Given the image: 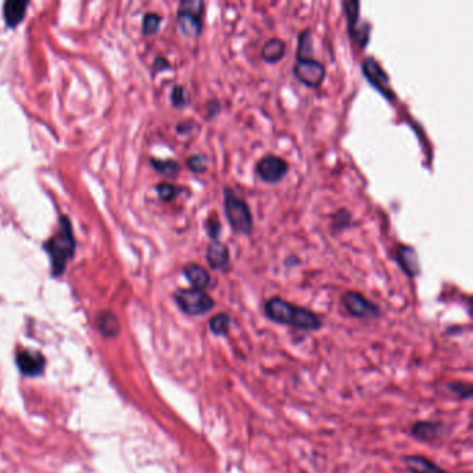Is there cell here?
<instances>
[{"mask_svg": "<svg viewBox=\"0 0 473 473\" xmlns=\"http://www.w3.org/2000/svg\"><path fill=\"white\" fill-rule=\"evenodd\" d=\"M99 329L106 335V336H116L119 333V325L117 318L112 312H102L99 320Z\"/></svg>", "mask_w": 473, "mask_h": 473, "instance_id": "44dd1931", "label": "cell"}, {"mask_svg": "<svg viewBox=\"0 0 473 473\" xmlns=\"http://www.w3.org/2000/svg\"><path fill=\"white\" fill-rule=\"evenodd\" d=\"M312 55H314L312 31L305 28L297 36V59H312L311 58Z\"/></svg>", "mask_w": 473, "mask_h": 473, "instance_id": "d6986e66", "label": "cell"}, {"mask_svg": "<svg viewBox=\"0 0 473 473\" xmlns=\"http://www.w3.org/2000/svg\"><path fill=\"white\" fill-rule=\"evenodd\" d=\"M206 231H207V235L212 241H218L219 237H221V232H222V225L219 222V219H215V218H208L206 221Z\"/></svg>", "mask_w": 473, "mask_h": 473, "instance_id": "4316f807", "label": "cell"}, {"mask_svg": "<svg viewBox=\"0 0 473 473\" xmlns=\"http://www.w3.org/2000/svg\"><path fill=\"white\" fill-rule=\"evenodd\" d=\"M362 72H364L366 81L381 94H384L390 102L394 100L396 94L390 87L388 75L378 60L374 59V58H365L362 61Z\"/></svg>", "mask_w": 473, "mask_h": 473, "instance_id": "30bf717a", "label": "cell"}, {"mask_svg": "<svg viewBox=\"0 0 473 473\" xmlns=\"http://www.w3.org/2000/svg\"><path fill=\"white\" fill-rule=\"evenodd\" d=\"M171 103L177 109H183L189 104V97H187V92H186L185 87L175 85L173 88V90H171Z\"/></svg>", "mask_w": 473, "mask_h": 473, "instance_id": "484cf974", "label": "cell"}, {"mask_svg": "<svg viewBox=\"0 0 473 473\" xmlns=\"http://www.w3.org/2000/svg\"><path fill=\"white\" fill-rule=\"evenodd\" d=\"M286 42L281 38H271L263 45L261 49V59L268 64H276L283 59L286 53Z\"/></svg>", "mask_w": 473, "mask_h": 473, "instance_id": "2e32d148", "label": "cell"}, {"mask_svg": "<svg viewBox=\"0 0 473 473\" xmlns=\"http://www.w3.org/2000/svg\"><path fill=\"white\" fill-rule=\"evenodd\" d=\"M156 190H157V193H158V196H160L161 200L171 202V200H174L177 197L178 193L180 192V187H177V186H174L171 183L164 182V183H158L157 187H156Z\"/></svg>", "mask_w": 473, "mask_h": 473, "instance_id": "d4e9b609", "label": "cell"}, {"mask_svg": "<svg viewBox=\"0 0 473 473\" xmlns=\"http://www.w3.org/2000/svg\"><path fill=\"white\" fill-rule=\"evenodd\" d=\"M229 326H231V317L225 312L215 314L210 320V330L215 336H227L229 332Z\"/></svg>", "mask_w": 473, "mask_h": 473, "instance_id": "ffe728a7", "label": "cell"}, {"mask_svg": "<svg viewBox=\"0 0 473 473\" xmlns=\"http://www.w3.org/2000/svg\"><path fill=\"white\" fill-rule=\"evenodd\" d=\"M203 0H182L178 6L177 21L179 30L189 38H197L203 31Z\"/></svg>", "mask_w": 473, "mask_h": 473, "instance_id": "277c9868", "label": "cell"}, {"mask_svg": "<svg viewBox=\"0 0 473 473\" xmlns=\"http://www.w3.org/2000/svg\"><path fill=\"white\" fill-rule=\"evenodd\" d=\"M340 301L344 310L354 318L374 320L381 315V308L359 292L347 290L342 295Z\"/></svg>", "mask_w": 473, "mask_h": 473, "instance_id": "ba28073f", "label": "cell"}, {"mask_svg": "<svg viewBox=\"0 0 473 473\" xmlns=\"http://www.w3.org/2000/svg\"><path fill=\"white\" fill-rule=\"evenodd\" d=\"M224 210L225 217L234 232L249 236L254 228V218L250 206L244 199L237 196L231 187L224 189Z\"/></svg>", "mask_w": 473, "mask_h": 473, "instance_id": "7a4b0ae2", "label": "cell"}, {"mask_svg": "<svg viewBox=\"0 0 473 473\" xmlns=\"http://www.w3.org/2000/svg\"><path fill=\"white\" fill-rule=\"evenodd\" d=\"M154 67H156V70H168L170 68V62L164 59V58H158V59L156 60V62H154Z\"/></svg>", "mask_w": 473, "mask_h": 473, "instance_id": "4dcf8cb0", "label": "cell"}, {"mask_svg": "<svg viewBox=\"0 0 473 473\" xmlns=\"http://www.w3.org/2000/svg\"><path fill=\"white\" fill-rule=\"evenodd\" d=\"M206 110H207L206 119H215L218 116V113L221 112V103H219V100H217V99L208 100L207 104H206Z\"/></svg>", "mask_w": 473, "mask_h": 473, "instance_id": "f1b7e54d", "label": "cell"}, {"mask_svg": "<svg viewBox=\"0 0 473 473\" xmlns=\"http://www.w3.org/2000/svg\"><path fill=\"white\" fill-rule=\"evenodd\" d=\"M183 275L193 289L205 290L211 285V275L205 266L196 263H189L183 266Z\"/></svg>", "mask_w": 473, "mask_h": 473, "instance_id": "9a60e30c", "label": "cell"}, {"mask_svg": "<svg viewBox=\"0 0 473 473\" xmlns=\"http://www.w3.org/2000/svg\"><path fill=\"white\" fill-rule=\"evenodd\" d=\"M206 260L211 269L227 271L231 261V251L222 241H211L206 249Z\"/></svg>", "mask_w": 473, "mask_h": 473, "instance_id": "4fadbf2b", "label": "cell"}, {"mask_svg": "<svg viewBox=\"0 0 473 473\" xmlns=\"http://www.w3.org/2000/svg\"><path fill=\"white\" fill-rule=\"evenodd\" d=\"M343 9L347 18V27L350 39L355 42L361 49H365L371 39V24L368 21H361L358 0H343Z\"/></svg>", "mask_w": 473, "mask_h": 473, "instance_id": "8992f818", "label": "cell"}, {"mask_svg": "<svg viewBox=\"0 0 473 473\" xmlns=\"http://www.w3.org/2000/svg\"><path fill=\"white\" fill-rule=\"evenodd\" d=\"M193 128H195L193 121H182L178 124L177 131L179 134H189Z\"/></svg>", "mask_w": 473, "mask_h": 473, "instance_id": "f546056e", "label": "cell"}, {"mask_svg": "<svg viewBox=\"0 0 473 473\" xmlns=\"http://www.w3.org/2000/svg\"><path fill=\"white\" fill-rule=\"evenodd\" d=\"M161 16L157 13H148L143 17V24H142V30L146 35H154L157 31L160 30L161 27Z\"/></svg>", "mask_w": 473, "mask_h": 473, "instance_id": "cb8c5ba5", "label": "cell"}, {"mask_svg": "<svg viewBox=\"0 0 473 473\" xmlns=\"http://www.w3.org/2000/svg\"><path fill=\"white\" fill-rule=\"evenodd\" d=\"M174 298L177 301L180 311L190 317L206 315L215 307L214 298L205 290L199 289H179L175 292Z\"/></svg>", "mask_w": 473, "mask_h": 473, "instance_id": "5b68a950", "label": "cell"}, {"mask_svg": "<svg viewBox=\"0 0 473 473\" xmlns=\"http://www.w3.org/2000/svg\"><path fill=\"white\" fill-rule=\"evenodd\" d=\"M396 263L403 269L406 275L410 278H416L420 273V264L418 253L413 246L398 244L394 254Z\"/></svg>", "mask_w": 473, "mask_h": 473, "instance_id": "8fae6325", "label": "cell"}, {"mask_svg": "<svg viewBox=\"0 0 473 473\" xmlns=\"http://www.w3.org/2000/svg\"><path fill=\"white\" fill-rule=\"evenodd\" d=\"M404 462L411 473H448L437 464L422 455H408L404 458Z\"/></svg>", "mask_w": 473, "mask_h": 473, "instance_id": "e0dca14e", "label": "cell"}, {"mask_svg": "<svg viewBox=\"0 0 473 473\" xmlns=\"http://www.w3.org/2000/svg\"><path fill=\"white\" fill-rule=\"evenodd\" d=\"M27 6H28V3L24 1V0H9V1H6L4 9H3V14H4V20H6L7 26L16 27L17 24H20V21L26 16Z\"/></svg>", "mask_w": 473, "mask_h": 473, "instance_id": "ac0fdd59", "label": "cell"}, {"mask_svg": "<svg viewBox=\"0 0 473 473\" xmlns=\"http://www.w3.org/2000/svg\"><path fill=\"white\" fill-rule=\"evenodd\" d=\"M151 164L164 177H175L180 171V165L175 160H151Z\"/></svg>", "mask_w": 473, "mask_h": 473, "instance_id": "7402d4cb", "label": "cell"}, {"mask_svg": "<svg viewBox=\"0 0 473 473\" xmlns=\"http://www.w3.org/2000/svg\"><path fill=\"white\" fill-rule=\"evenodd\" d=\"M443 423L433 420H420L413 426V436L419 442L432 443L442 436Z\"/></svg>", "mask_w": 473, "mask_h": 473, "instance_id": "5bb4252c", "label": "cell"}, {"mask_svg": "<svg viewBox=\"0 0 473 473\" xmlns=\"http://www.w3.org/2000/svg\"><path fill=\"white\" fill-rule=\"evenodd\" d=\"M264 312L268 320L279 325L292 326L301 330H318L322 326V320L320 315L279 296L266 300Z\"/></svg>", "mask_w": 473, "mask_h": 473, "instance_id": "6da1fadb", "label": "cell"}, {"mask_svg": "<svg viewBox=\"0 0 473 473\" xmlns=\"http://www.w3.org/2000/svg\"><path fill=\"white\" fill-rule=\"evenodd\" d=\"M450 388H451V391H454L455 394H458L462 398H468L472 394V386L469 384H454V385H450Z\"/></svg>", "mask_w": 473, "mask_h": 473, "instance_id": "83f0119b", "label": "cell"}, {"mask_svg": "<svg viewBox=\"0 0 473 473\" xmlns=\"http://www.w3.org/2000/svg\"><path fill=\"white\" fill-rule=\"evenodd\" d=\"M293 75L308 88H321L325 81L326 67L318 60L297 59L293 65Z\"/></svg>", "mask_w": 473, "mask_h": 473, "instance_id": "52a82bcc", "label": "cell"}, {"mask_svg": "<svg viewBox=\"0 0 473 473\" xmlns=\"http://www.w3.org/2000/svg\"><path fill=\"white\" fill-rule=\"evenodd\" d=\"M17 365L23 375L36 376L45 369V358L38 352L21 350L17 353Z\"/></svg>", "mask_w": 473, "mask_h": 473, "instance_id": "7c38bea8", "label": "cell"}, {"mask_svg": "<svg viewBox=\"0 0 473 473\" xmlns=\"http://www.w3.org/2000/svg\"><path fill=\"white\" fill-rule=\"evenodd\" d=\"M288 173L289 163L276 154H266L256 164L257 177L269 185L279 183L288 175Z\"/></svg>", "mask_w": 473, "mask_h": 473, "instance_id": "9c48e42d", "label": "cell"}, {"mask_svg": "<svg viewBox=\"0 0 473 473\" xmlns=\"http://www.w3.org/2000/svg\"><path fill=\"white\" fill-rule=\"evenodd\" d=\"M187 168L195 174H203L207 171L208 158L205 154H193L186 161Z\"/></svg>", "mask_w": 473, "mask_h": 473, "instance_id": "603a6c76", "label": "cell"}, {"mask_svg": "<svg viewBox=\"0 0 473 473\" xmlns=\"http://www.w3.org/2000/svg\"><path fill=\"white\" fill-rule=\"evenodd\" d=\"M45 249L52 257L53 264V272L61 273L64 266L67 264L68 259L72 256L75 249V240L72 235V228L70 224V219L67 217L61 218L59 231L56 235L52 237L46 244Z\"/></svg>", "mask_w": 473, "mask_h": 473, "instance_id": "3957f363", "label": "cell"}]
</instances>
